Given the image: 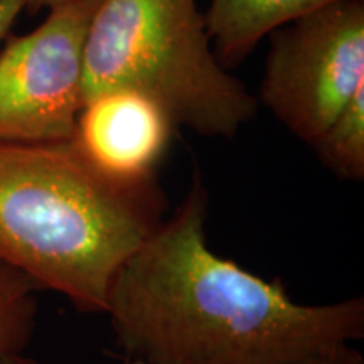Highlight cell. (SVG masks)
Instances as JSON below:
<instances>
[{
	"label": "cell",
	"instance_id": "ba28073f",
	"mask_svg": "<svg viewBox=\"0 0 364 364\" xmlns=\"http://www.w3.org/2000/svg\"><path fill=\"white\" fill-rule=\"evenodd\" d=\"M311 147L318 161L341 179H364V86Z\"/></svg>",
	"mask_w": 364,
	"mask_h": 364
},
{
	"label": "cell",
	"instance_id": "5b68a950",
	"mask_svg": "<svg viewBox=\"0 0 364 364\" xmlns=\"http://www.w3.org/2000/svg\"><path fill=\"white\" fill-rule=\"evenodd\" d=\"M100 2L70 0L49 9L38 29L0 51V142L73 140L86 102V38Z\"/></svg>",
	"mask_w": 364,
	"mask_h": 364
},
{
	"label": "cell",
	"instance_id": "6da1fadb",
	"mask_svg": "<svg viewBox=\"0 0 364 364\" xmlns=\"http://www.w3.org/2000/svg\"><path fill=\"white\" fill-rule=\"evenodd\" d=\"M209 196H188L118 270L107 312L118 344L147 364H316L364 336V299L302 306L208 247Z\"/></svg>",
	"mask_w": 364,
	"mask_h": 364
},
{
	"label": "cell",
	"instance_id": "7c38bea8",
	"mask_svg": "<svg viewBox=\"0 0 364 364\" xmlns=\"http://www.w3.org/2000/svg\"><path fill=\"white\" fill-rule=\"evenodd\" d=\"M66 2H70V0H26V12L38 14L41 11H49V9H54Z\"/></svg>",
	"mask_w": 364,
	"mask_h": 364
},
{
	"label": "cell",
	"instance_id": "52a82bcc",
	"mask_svg": "<svg viewBox=\"0 0 364 364\" xmlns=\"http://www.w3.org/2000/svg\"><path fill=\"white\" fill-rule=\"evenodd\" d=\"M336 2L343 0H213L204 19L218 61L230 70L275 29Z\"/></svg>",
	"mask_w": 364,
	"mask_h": 364
},
{
	"label": "cell",
	"instance_id": "9c48e42d",
	"mask_svg": "<svg viewBox=\"0 0 364 364\" xmlns=\"http://www.w3.org/2000/svg\"><path fill=\"white\" fill-rule=\"evenodd\" d=\"M39 287L29 277L0 262V364H6L31 339Z\"/></svg>",
	"mask_w": 364,
	"mask_h": 364
},
{
	"label": "cell",
	"instance_id": "3957f363",
	"mask_svg": "<svg viewBox=\"0 0 364 364\" xmlns=\"http://www.w3.org/2000/svg\"><path fill=\"white\" fill-rule=\"evenodd\" d=\"M113 88L149 95L204 136H235L258 110L218 61L198 0L100 2L85 46L86 100Z\"/></svg>",
	"mask_w": 364,
	"mask_h": 364
},
{
	"label": "cell",
	"instance_id": "7a4b0ae2",
	"mask_svg": "<svg viewBox=\"0 0 364 364\" xmlns=\"http://www.w3.org/2000/svg\"><path fill=\"white\" fill-rule=\"evenodd\" d=\"M164 211L156 179H110L73 140L0 142V262L81 312H107L118 270Z\"/></svg>",
	"mask_w": 364,
	"mask_h": 364
},
{
	"label": "cell",
	"instance_id": "277c9868",
	"mask_svg": "<svg viewBox=\"0 0 364 364\" xmlns=\"http://www.w3.org/2000/svg\"><path fill=\"white\" fill-rule=\"evenodd\" d=\"M364 86V0L317 9L270 34L260 102L312 145Z\"/></svg>",
	"mask_w": 364,
	"mask_h": 364
},
{
	"label": "cell",
	"instance_id": "8992f818",
	"mask_svg": "<svg viewBox=\"0 0 364 364\" xmlns=\"http://www.w3.org/2000/svg\"><path fill=\"white\" fill-rule=\"evenodd\" d=\"M176 129L157 100L136 90L113 88L86 100L73 142L102 174L142 184L156 179Z\"/></svg>",
	"mask_w": 364,
	"mask_h": 364
},
{
	"label": "cell",
	"instance_id": "4fadbf2b",
	"mask_svg": "<svg viewBox=\"0 0 364 364\" xmlns=\"http://www.w3.org/2000/svg\"><path fill=\"white\" fill-rule=\"evenodd\" d=\"M6 364H39V363H36V361H33V359H29V358L21 356V354H16V356H12ZM125 364H147V363L139 361V359H130V363H125Z\"/></svg>",
	"mask_w": 364,
	"mask_h": 364
},
{
	"label": "cell",
	"instance_id": "8fae6325",
	"mask_svg": "<svg viewBox=\"0 0 364 364\" xmlns=\"http://www.w3.org/2000/svg\"><path fill=\"white\" fill-rule=\"evenodd\" d=\"M316 364H364V359L361 354L358 353V349L351 346H344L339 351H336L331 356H327Z\"/></svg>",
	"mask_w": 364,
	"mask_h": 364
},
{
	"label": "cell",
	"instance_id": "30bf717a",
	"mask_svg": "<svg viewBox=\"0 0 364 364\" xmlns=\"http://www.w3.org/2000/svg\"><path fill=\"white\" fill-rule=\"evenodd\" d=\"M26 11V0H0V43L6 39L17 17Z\"/></svg>",
	"mask_w": 364,
	"mask_h": 364
}]
</instances>
